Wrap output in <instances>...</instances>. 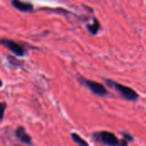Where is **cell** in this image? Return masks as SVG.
<instances>
[{
    "instance_id": "obj_1",
    "label": "cell",
    "mask_w": 146,
    "mask_h": 146,
    "mask_svg": "<svg viewBox=\"0 0 146 146\" xmlns=\"http://www.w3.org/2000/svg\"><path fill=\"white\" fill-rule=\"evenodd\" d=\"M92 137L97 142L106 146H128L129 144V141L126 139H119L112 132L105 130L95 132Z\"/></svg>"
},
{
    "instance_id": "obj_2",
    "label": "cell",
    "mask_w": 146,
    "mask_h": 146,
    "mask_svg": "<svg viewBox=\"0 0 146 146\" xmlns=\"http://www.w3.org/2000/svg\"><path fill=\"white\" fill-rule=\"evenodd\" d=\"M104 81L109 86H110L111 88L115 90L121 95V97L125 100L135 102L139 98V95L137 93V92H135L133 88H131L129 86L121 85V84L115 82V81H113L111 80H106L105 79Z\"/></svg>"
},
{
    "instance_id": "obj_3",
    "label": "cell",
    "mask_w": 146,
    "mask_h": 146,
    "mask_svg": "<svg viewBox=\"0 0 146 146\" xmlns=\"http://www.w3.org/2000/svg\"><path fill=\"white\" fill-rule=\"evenodd\" d=\"M79 81L83 86H85L86 88H88L93 94H95L97 96L104 97V96L108 95L107 89L101 83H98V82L93 81V80H86V79H84V78H80Z\"/></svg>"
},
{
    "instance_id": "obj_4",
    "label": "cell",
    "mask_w": 146,
    "mask_h": 146,
    "mask_svg": "<svg viewBox=\"0 0 146 146\" xmlns=\"http://www.w3.org/2000/svg\"><path fill=\"white\" fill-rule=\"evenodd\" d=\"M1 44L17 56H23L26 53L25 49L18 43L9 39H2Z\"/></svg>"
},
{
    "instance_id": "obj_5",
    "label": "cell",
    "mask_w": 146,
    "mask_h": 146,
    "mask_svg": "<svg viewBox=\"0 0 146 146\" xmlns=\"http://www.w3.org/2000/svg\"><path fill=\"white\" fill-rule=\"evenodd\" d=\"M15 136L20 142L26 144V145H32V138L27 133L24 127H22V126L18 127L15 131Z\"/></svg>"
},
{
    "instance_id": "obj_6",
    "label": "cell",
    "mask_w": 146,
    "mask_h": 146,
    "mask_svg": "<svg viewBox=\"0 0 146 146\" xmlns=\"http://www.w3.org/2000/svg\"><path fill=\"white\" fill-rule=\"evenodd\" d=\"M13 7L21 12H31L33 9V5L30 3L22 2L21 0H11Z\"/></svg>"
},
{
    "instance_id": "obj_7",
    "label": "cell",
    "mask_w": 146,
    "mask_h": 146,
    "mask_svg": "<svg viewBox=\"0 0 146 146\" xmlns=\"http://www.w3.org/2000/svg\"><path fill=\"white\" fill-rule=\"evenodd\" d=\"M99 28H100V24H99V21H98V19H96V18H94L92 24H89L87 26L88 31L93 35H96L98 33Z\"/></svg>"
},
{
    "instance_id": "obj_8",
    "label": "cell",
    "mask_w": 146,
    "mask_h": 146,
    "mask_svg": "<svg viewBox=\"0 0 146 146\" xmlns=\"http://www.w3.org/2000/svg\"><path fill=\"white\" fill-rule=\"evenodd\" d=\"M71 138L74 140V142L76 143L79 146H89L88 143L76 133H73L71 134Z\"/></svg>"
},
{
    "instance_id": "obj_9",
    "label": "cell",
    "mask_w": 146,
    "mask_h": 146,
    "mask_svg": "<svg viewBox=\"0 0 146 146\" xmlns=\"http://www.w3.org/2000/svg\"><path fill=\"white\" fill-rule=\"evenodd\" d=\"M0 108H1V118H0V120H1V121H3V115H4V112H5V109L7 108V105H6V104L5 103H1V104H0Z\"/></svg>"
},
{
    "instance_id": "obj_10",
    "label": "cell",
    "mask_w": 146,
    "mask_h": 146,
    "mask_svg": "<svg viewBox=\"0 0 146 146\" xmlns=\"http://www.w3.org/2000/svg\"><path fill=\"white\" fill-rule=\"evenodd\" d=\"M122 136H123V138H124V139H127V140H128L129 142H133V136H132L131 134H129V133H122Z\"/></svg>"
},
{
    "instance_id": "obj_11",
    "label": "cell",
    "mask_w": 146,
    "mask_h": 146,
    "mask_svg": "<svg viewBox=\"0 0 146 146\" xmlns=\"http://www.w3.org/2000/svg\"><path fill=\"white\" fill-rule=\"evenodd\" d=\"M15 146H19V145H15Z\"/></svg>"
}]
</instances>
